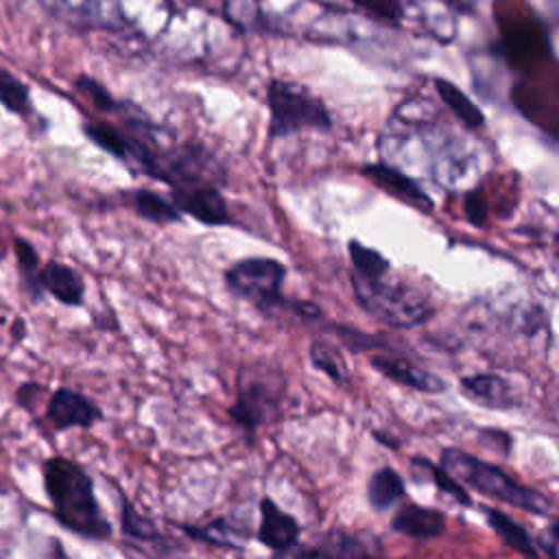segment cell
<instances>
[{
	"label": "cell",
	"mask_w": 559,
	"mask_h": 559,
	"mask_svg": "<svg viewBox=\"0 0 559 559\" xmlns=\"http://www.w3.org/2000/svg\"><path fill=\"white\" fill-rule=\"evenodd\" d=\"M41 469L55 520L85 539H109L114 528L96 500L94 480L85 467L66 456H50Z\"/></svg>",
	"instance_id": "6da1fadb"
},
{
	"label": "cell",
	"mask_w": 559,
	"mask_h": 559,
	"mask_svg": "<svg viewBox=\"0 0 559 559\" xmlns=\"http://www.w3.org/2000/svg\"><path fill=\"white\" fill-rule=\"evenodd\" d=\"M352 288L362 310L393 328H411L432 314L428 295L404 282H389L384 277L371 280L354 273Z\"/></svg>",
	"instance_id": "7a4b0ae2"
},
{
	"label": "cell",
	"mask_w": 559,
	"mask_h": 559,
	"mask_svg": "<svg viewBox=\"0 0 559 559\" xmlns=\"http://www.w3.org/2000/svg\"><path fill=\"white\" fill-rule=\"evenodd\" d=\"M441 463L454 478L478 489L480 493L493 496L502 502H509V504L531 511V513H548L550 511V502L542 493L515 483L500 467L485 463L463 450L448 448L441 456Z\"/></svg>",
	"instance_id": "3957f363"
},
{
	"label": "cell",
	"mask_w": 559,
	"mask_h": 559,
	"mask_svg": "<svg viewBox=\"0 0 559 559\" xmlns=\"http://www.w3.org/2000/svg\"><path fill=\"white\" fill-rule=\"evenodd\" d=\"M286 384L277 369L247 367L236 382V400L229 406L231 421L251 439L260 426L277 417Z\"/></svg>",
	"instance_id": "277c9868"
},
{
	"label": "cell",
	"mask_w": 559,
	"mask_h": 559,
	"mask_svg": "<svg viewBox=\"0 0 559 559\" xmlns=\"http://www.w3.org/2000/svg\"><path fill=\"white\" fill-rule=\"evenodd\" d=\"M266 103L271 111L269 138H286L301 129L328 131L332 129V116L321 98H317L304 85L273 79L266 87Z\"/></svg>",
	"instance_id": "5b68a950"
},
{
	"label": "cell",
	"mask_w": 559,
	"mask_h": 559,
	"mask_svg": "<svg viewBox=\"0 0 559 559\" xmlns=\"http://www.w3.org/2000/svg\"><path fill=\"white\" fill-rule=\"evenodd\" d=\"M286 266L275 258H242L225 271V286L231 295L251 301L260 312L290 308L284 295Z\"/></svg>",
	"instance_id": "8992f818"
},
{
	"label": "cell",
	"mask_w": 559,
	"mask_h": 559,
	"mask_svg": "<svg viewBox=\"0 0 559 559\" xmlns=\"http://www.w3.org/2000/svg\"><path fill=\"white\" fill-rule=\"evenodd\" d=\"M146 177H153L173 188H186L197 183L225 181V168L214 153L194 142H183L168 148H157Z\"/></svg>",
	"instance_id": "52a82bcc"
},
{
	"label": "cell",
	"mask_w": 559,
	"mask_h": 559,
	"mask_svg": "<svg viewBox=\"0 0 559 559\" xmlns=\"http://www.w3.org/2000/svg\"><path fill=\"white\" fill-rule=\"evenodd\" d=\"M170 199L181 210V214H188L203 225L218 227V225L231 223L225 197L221 194V186H216V183H197V186H186V188H173Z\"/></svg>",
	"instance_id": "ba28073f"
},
{
	"label": "cell",
	"mask_w": 559,
	"mask_h": 559,
	"mask_svg": "<svg viewBox=\"0 0 559 559\" xmlns=\"http://www.w3.org/2000/svg\"><path fill=\"white\" fill-rule=\"evenodd\" d=\"M46 417L57 430L92 428L96 421L103 419V411L83 393L61 386L50 395Z\"/></svg>",
	"instance_id": "9c48e42d"
},
{
	"label": "cell",
	"mask_w": 559,
	"mask_h": 559,
	"mask_svg": "<svg viewBox=\"0 0 559 559\" xmlns=\"http://www.w3.org/2000/svg\"><path fill=\"white\" fill-rule=\"evenodd\" d=\"M299 535L301 526L290 513L282 511L271 498L260 500V526L255 537L262 546L277 555H284L299 544Z\"/></svg>",
	"instance_id": "30bf717a"
},
{
	"label": "cell",
	"mask_w": 559,
	"mask_h": 559,
	"mask_svg": "<svg viewBox=\"0 0 559 559\" xmlns=\"http://www.w3.org/2000/svg\"><path fill=\"white\" fill-rule=\"evenodd\" d=\"M39 282L44 293L52 295L63 306H81L85 297L83 277L68 264L59 260H48L39 271Z\"/></svg>",
	"instance_id": "8fae6325"
},
{
	"label": "cell",
	"mask_w": 559,
	"mask_h": 559,
	"mask_svg": "<svg viewBox=\"0 0 559 559\" xmlns=\"http://www.w3.org/2000/svg\"><path fill=\"white\" fill-rule=\"evenodd\" d=\"M362 175L367 179H371L376 186H380L382 190H386L389 194L428 212L432 207L430 197L406 175H402L400 170L386 166V164H367L362 166Z\"/></svg>",
	"instance_id": "7c38bea8"
},
{
	"label": "cell",
	"mask_w": 559,
	"mask_h": 559,
	"mask_svg": "<svg viewBox=\"0 0 559 559\" xmlns=\"http://www.w3.org/2000/svg\"><path fill=\"white\" fill-rule=\"evenodd\" d=\"M393 531L408 535L413 539H432L443 533L445 518L443 513L421 507V504H406L400 507L391 520Z\"/></svg>",
	"instance_id": "4fadbf2b"
},
{
	"label": "cell",
	"mask_w": 559,
	"mask_h": 559,
	"mask_svg": "<svg viewBox=\"0 0 559 559\" xmlns=\"http://www.w3.org/2000/svg\"><path fill=\"white\" fill-rule=\"evenodd\" d=\"M371 365H373V369H378L389 380H393L397 384H406V386L419 389L424 393H437V391L445 389V382L439 376H435V373H430V371H426L421 367H415V365H411L406 360H400V358L373 356Z\"/></svg>",
	"instance_id": "5bb4252c"
},
{
	"label": "cell",
	"mask_w": 559,
	"mask_h": 559,
	"mask_svg": "<svg viewBox=\"0 0 559 559\" xmlns=\"http://www.w3.org/2000/svg\"><path fill=\"white\" fill-rule=\"evenodd\" d=\"M461 386L467 397L476 400L478 404L491 406V408H511L515 404L509 382L493 373L467 376V378H463Z\"/></svg>",
	"instance_id": "9a60e30c"
},
{
	"label": "cell",
	"mask_w": 559,
	"mask_h": 559,
	"mask_svg": "<svg viewBox=\"0 0 559 559\" xmlns=\"http://www.w3.org/2000/svg\"><path fill=\"white\" fill-rule=\"evenodd\" d=\"M129 199H131L135 214L148 223L170 225V223H181V218H183L181 210L173 203V199H166L155 190H144V188L133 190Z\"/></svg>",
	"instance_id": "2e32d148"
},
{
	"label": "cell",
	"mask_w": 559,
	"mask_h": 559,
	"mask_svg": "<svg viewBox=\"0 0 559 559\" xmlns=\"http://www.w3.org/2000/svg\"><path fill=\"white\" fill-rule=\"evenodd\" d=\"M435 90L441 96V100L452 109V114L469 129H480L485 124L483 111L469 100V96L456 87L454 83L445 79H435Z\"/></svg>",
	"instance_id": "e0dca14e"
},
{
	"label": "cell",
	"mask_w": 559,
	"mask_h": 559,
	"mask_svg": "<svg viewBox=\"0 0 559 559\" xmlns=\"http://www.w3.org/2000/svg\"><path fill=\"white\" fill-rule=\"evenodd\" d=\"M404 496V480L393 467H380L369 478L367 498L376 511H384Z\"/></svg>",
	"instance_id": "ac0fdd59"
},
{
	"label": "cell",
	"mask_w": 559,
	"mask_h": 559,
	"mask_svg": "<svg viewBox=\"0 0 559 559\" xmlns=\"http://www.w3.org/2000/svg\"><path fill=\"white\" fill-rule=\"evenodd\" d=\"M13 251H15V258H17V271L22 275L24 286H26V293L31 295L33 301H37L44 295V288H41V282H39V271H41L39 253L22 236H13Z\"/></svg>",
	"instance_id": "d6986e66"
},
{
	"label": "cell",
	"mask_w": 559,
	"mask_h": 559,
	"mask_svg": "<svg viewBox=\"0 0 559 559\" xmlns=\"http://www.w3.org/2000/svg\"><path fill=\"white\" fill-rule=\"evenodd\" d=\"M485 515H487V520H489V526L496 531V535H498L507 546H511L513 550H518V552H522V555H537V548L533 546L528 533H526L520 524H515L509 515H504V513L498 511V509H487Z\"/></svg>",
	"instance_id": "ffe728a7"
},
{
	"label": "cell",
	"mask_w": 559,
	"mask_h": 559,
	"mask_svg": "<svg viewBox=\"0 0 559 559\" xmlns=\"http://www.w3.org/2000/svg\"><path fill=\"white\" fill-rule=\"evenodd\" d=\"M120 531L131 537V539H140V542H151V544H162L164 535L159 533L157 524L142 515L131 502L122 500V509H120Z\"/></svg>",
	"instance_id": "44dd1931"
},
{
	"label": "cell",
	"mask_w": 559,
	"mask_h": 559,
	"mask_svg": "<svg viewBox=\"0 0 559 559\" xmlns=\"http://www.w3.org/2000/svg\"><path fill=\"white\" fill-rule=\"evenodd\" d=\"M190 537L194 539H203L207 544H214V546H223V548H236L240 542L236 539H242L247 537L249 533L247 531H240V526H234V524H227L225 518H218L214 522H210L207 526H181Z\"/></svg>",
	"instance_id": "7402d4cb"
},
{
	"label": "cell",
	"mask_w": 559,
	"mask_h": 559,
	"mask_svg": "<svg viewBox=\"0 0 559 559\" xmlns=\"http://www.w3.org/2000/svg\"><path fill=\"white\" fill-rule=\"evenodd\" d=\"M347 251H349V258H352L356 275L376 280V277H384L389 273L386 258L380 255L376 249H369V247H365L358 240H349Z\"/></svg>",
	"instance_id": "603a6c76"
},
{
	"label": "cell",
	"mask_w": 559,
	"mask_h": 559,
	"mask_svg": "<svg viewBox=\"0 0 559 559\" xmlns=\"http://www.w3.org/2000/svg\"><path fill=\"white\" fill-rule=\"evenodd\" d=\"M308 356H310V362L323 371L330 380H334L336 384H345L347 382V367H345V360L343 356L332 349L328 343H321V341H314L310 343V349H308Z\"/></svg>",
	"instance_id": "cb8c5ba5"
},
{
	"label": "cell",
	"mask_w": 559,
	"mask_h": 559,
	"mask_svg": "<svg viewBox=\"0 0 559 559\" xmlns=\"http://www.w3.org/2000/svg\"><path fill=\"white\" fill-rule=\"evenodd\" d=\"M0 103H2V107H7L13 114H20V116L28 114V109H31L28 87L4 68H0Z\"/></svg>",
	"instance_id": "d4e9b609"
},
{
	"label": "cell",
	"mask_w": 559,
	"mask_h": 559,
	"mask_svg": "<svg viewBox=\"0 0 559 559\" xmlns=\"http://www.w3.org/2000/svg\"><path fill=\"white\" fill-rule=\"evenodd\" d=\"M413 469L426 472V476H428L430 480H435L437 487H439L441 491H445L448 496H452L456 502H461V504H472V500H469V496L465 493V489L456 483V478H454L445 467H437L435 463H430V461H426V459H415V461H413Z\"/></svg>",
	"instance_id": "484cf974"
},
{
	"label": "cell",
	"mask_w": 559,
	"mask_h": 559,
	"mask_svg": "<svg viewBox=\"0 0 559 559\" xmlns=\"http://www.w3.org/2000/svg\"><path fill=\"white\" fill-rule=\"evenodd\" d=\"M369 552L371 548L365 546V542H360L354 535H338V539L328 542V546L301 550V555H369Z\"/></svg>",
	"instance_id": "4316f807"
},
{
	"label": "cell",
	"mask_w": 559,
	"mask_h": 559,
	"mask_svg": "<svg viewBox=\"0 0 559 559\" xmlns=\"http://www.w3.org/2000/svg\"><path fill=\"white\" fill-rule=\"evenodd\" d=\"M74 85H76V90H79L81 94H85V96L92 100V105H94L96 109H103V111H114V109H118L114 96H111V94L107 92V87H105L103 83H98L96 79H92V76H79Z\"/></svg>",
	"instance_id": "83f0119b"
},
{
	"label": "cell",
	"mask_w": 559,
	"mask_h": 559,
	"mask_svg": "<svg viewBox=\"0 0 559 559\" xmlns=\"http://www.w3.org/2000/svg\"><path fill=\"white\" fill-rule=\"evenodd\" d=\"M352 2L362 11H367L369 15L391 24H397L404 15V7L400 0H352Z\"/></svg>",
	"instance_id": "f1b7e54d"
},
{
	"label": "cell",
	"mask_w": 559,
	"mask_h": 559,
	"mask_svg": "<svg viewBox=\"0 0 559 559\" xmlns=\"http://www.w3.org/2000/svg\"><path fill=\"white\" fill-rule=\"evenodd\" d=\"M465 210H467V218L476 225H483L487 218V205L485 199L478 192H469L465 199Z\"/></svg>",
	"instance_id": "f546056e"
},
{
	"label": "cell",
	"mask_w": 559,
	"mask_h": 559,
	"mask_svg": "<svg viewBox=\"0 0 559 559\" xmlns=\"http://www.w3.org/2000/svg\"><path fill=\"white\" fill-rule=\"evenodd\" d=\"M46 391L44 384L35 382V380H28V382H22L15 391V400L20 402V406H33L37 402V397Z\"/></svg>",
	"instance_id": "4dcf8cb0"
},
{
	"label": "cell",
	"mask_w": 559,
	"mask_h": 559,
	"mask_svg": "<svg viewBox=\"0 0 559 559\" xmlns=\"http://www.w3.org/2000/svg\"><path fill=\"white\" fill-rule=\"evenodd\" d=\"M11 334H13L15 341H20V338L26 334V323H24L22 319H15V321H13V328H11Z\"/></svg>",
	"instance_id": "1f68e13d"
},
{
	"label": "cell",
	"mask_w": 559,
	"mask_h": 559,
	"mask_svg": "<svg viewBox=\"0 0 559 559\" xmlns=\"http://www.w3.org/2000/svg\"><path fill=\"white\" fill-rule=\"evenodd\" d=\"M4 255H7V247H4V245H0V262L4 260Z\"/></svg>",
	"instance_id": "d6a6232c"
},
{
	"label": "cell",
	"mask_w": 559,
	"mask_h": 559,
	"mask_svg": "<svg viewBox=\"0 0 559 559\" xmlns=\"http://www.w3.org/2000/svg\"><path fill=\"white\" fill-rule=\"evenodd\" d=\"M552 535H555V537H557V539H559V520H557V524H555V526H552Z\"/></svg>",
	"instance_id": "836d02e7"
},
{
	"label": "cell",
	"mask_w": 559,
	"mask_h": 559,
	"mask_svg": "<svg viewBox=\"0 0 559 559\" xmlns=\"http://www.w3.org/2000/svg\"><path fill=\"white\" fill-rule=\"evenodd\" d=\"M183 2H188V4H201V2H207V0H183Z\"/></svg>",
	"instance_id": "e575fe53"
}]
</instances>
